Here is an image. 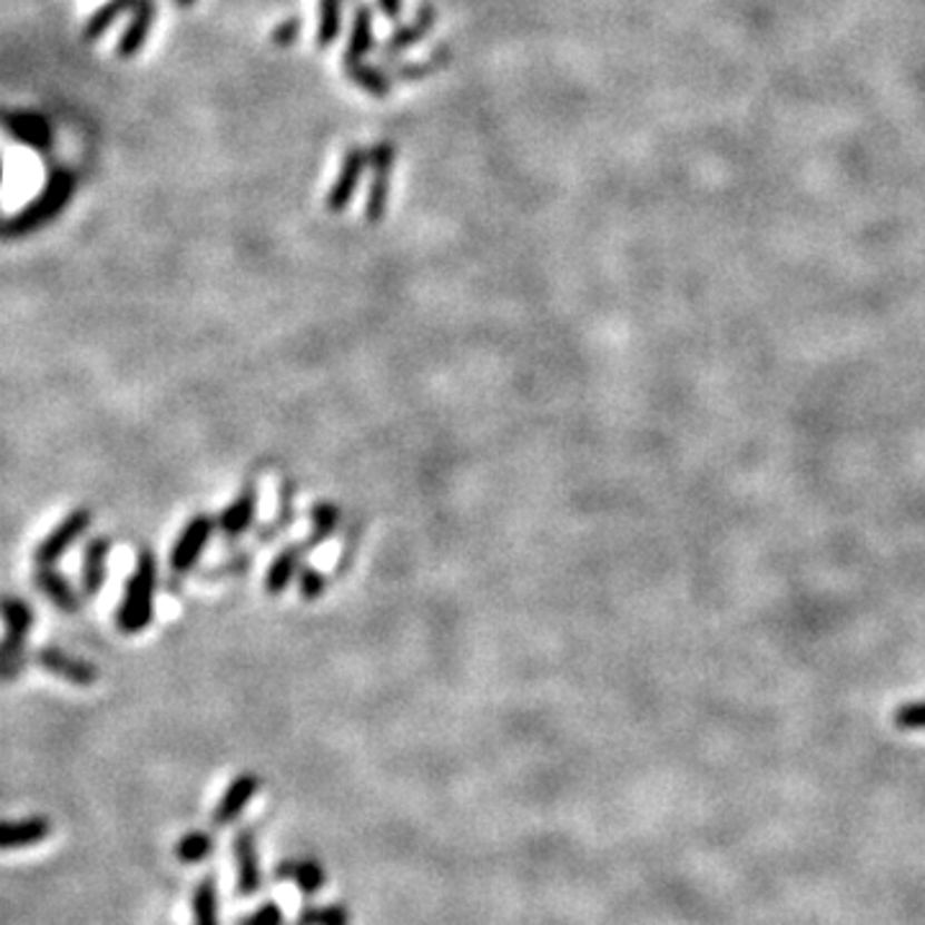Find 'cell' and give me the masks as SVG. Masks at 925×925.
<instances>
[{"label": "cell", "instance_id": "obj_1", "mask_svg": "<svg viewBox=\"0 0 925 925\" xmlns=\"http://www.w3.org/2000/svg\"><path fill=\"white\" fill-rule=\"evenodd\" d=\"M155 583H157V563L152 550H141L137 558L135 571L124 589V599L116 610V628L127 636L147 630L155 614Z\"/></svg>", "mask_w": 925, "mask_h": 925}, {"label": "cell", "instance_id": "obj_2", "mask_svg": "<svg viewBox=\"0 0 925 925\" xmlns=\"http://www.w3.org/2000/svg\"><path fill=\"white\" fill-rule=\"evenodd\" d=\"M0 617L6 622V638L0 640V681H11L23 669V648L35 628V610L23 599L0 597Z\"/></svg>", "mask_w": 925, "mask_h": 925}, {"label": "cell", "instance_id": "obj_3", "mask_svg": "<svg viewBox=\"0 0 925 925\" xmlns=\"http://www.w3.org/2000/svg\"><path fill=\"white\" fill-rule=\"evenodd\" d=\"M72 186L75 183H72L70 173H55L47 183L45 194L35 198V201L23 208L21 214H16L11 222H6L3 235L23 237V235H31V232H37L39 227H45V224L52 222L55 216L62 211L65 204H68V198L72 196Z\"/></svg>", "mask_w": 925, "mask_h": 925}, {"label": "cell", "instance_id": "obj_4", "mask_svg": "<svg viewBox=\"0 0 925 925\" xmlns=\"http://www.w3.org/2000/svg\"><path fill=\"white\" fill-rule=\"evenodd\" d=\"M394 163H396L394 141L381 139L378 145H373L368 149V165L373 170V180L368 186V196H365V219H368L371 224H376L383 219V216H386Z\"/></svg>", "mask_w": 925, "mask_h": 925}, {"label": "cell", "instance_id": "obj_5", "mask_svg": "<svg viewBox=\"0 0 925 925\" xmlns=\"http://www.w3.org/2000/svg\"><path fill=\"white\" fill-rule=\"evenodd\" d=\"M90 522H94V512L86 510H72L65 520L57 524V528L49 532V535L41 540L37 545V553H35V561L37 565H52L55 561H60V558L68 553L70 545L75 540L82 538L90 528Z\"/></svg>", "mask_w": 925, "mask_h": 925}, {"label": "cell", "instance_id": "obj_6", "mask_svg": "<svg viewBox=\"0 0 925 925\" xmlns=\"http://www.w3.org/2000/svg\"><path fill=\"white\" fill-rule=\"evenodd\" d=\"M365 165H368V152H365L363 147H350L345 152V157H343V165H340L335 186L329 188L327 198H324V204H327V211H332V214H343L345 211V208L350 206V201H353L357 186H361Z\"/></svg>", "mask_w": 925, "mask_h": 925}, {"label": "cell", "instance_id": "obj_7", "mask_svg": "<svg viewBox=\"0 0 925 925\" xmlns=\"http://www.w3.org/2000/svg\"><path fill=\"white\" fill-rule=\"evenodd\" d=\"M211 532H214V522L208 520L206 514H196L194 520L183 528L178 540H175L173 553H170V569L175 573H186L194 569V565L198 563V558H201L204 553L208 538H211Z\"/></svg>", "mask_w": 925, "mask_h": 925}, {"label": "cell", "instance_id": "obj_8", "mask_svg": "<svg viewBox=\"0 0 925 925\" xmlns=\"http://www.w3.org/2000/svg\"><path fill=\"white\" fill-rule=\"evenodd\" d=\"M35 661L41 666V669H47L49 673H55V677L70 681V685L75 687H90V685H96V679H98V671L94 663L82 661V658L62 651V648H52V646L41 648V651H37Z\"/></svg>", "mask_w": 925, "mask_h": 925}, {"label": "cell", "instance_id": "obj_9", "mask_svg": "<svg viewBox=\"0 0 925 925\" xmlns=\"http://www.w3.org/2000/svg\"><path fill=\"white\" fill-rule=\"evenodd\" d=\"M435 23H437V8L430 6V3L420 6V11H416L414 21L404 23V27H398L394 31V35H391L386 41H383L381 57L386 62L396 60L398 55H404L406 49H412L414 45H420V41L424 37L432 35V29H435Z\"/></svg>", "mask_w": 925, "mask_h": 925}, {"label": "cell", "instance_id": "obj_10", "mask_svg": "<svg viewBox=\"0 0 925 925\" xmlns=\"http://www.w3.org/2000/svg\"><path fill=\"white\" fill-rule=\"evenodd\" d=\"M237 858V895L239 897H253L255 892L263 887V872H260V858H257V840L255 830H239L235 836V846H232Z\"/></svg>", "mask_w": 925, "mask_h": 925}, {"label": "cell", "instance_id": "obj_11", "mask_svg": "<svg viewBox=\"0 0 925 925\" xmlns=\"http://www.w3.org/2000/svg\"><path fill=\"white\" fill-rule=\"evenodd\" d=\"M52 836V820L45 815H31L21 820H0V852H21L39 846Z\"/></svg>", "mask_w": 925, "mask_h": 925}, {"label": "cell", "instance_id": "obj_12", "mask_svg": "<svg viewBox=\"0 0 925 925\" xmlns=\"http://www.w3.org/2000/svg\"><path fill=\"white\" fill-rule=\"evenodd\" d=\"M257 789H260V779H257L255 774H239V777L227 787V791H224L219 805H216V810L211 815L216 828H224V825L235 823L242 815V810L253 803Z\"/></svg>", "mask_w": 925, "mask_h": 925}, {"label": "cell", "instance_id": "obj_13", "mask_svg": "<svg viewBox=\"0 0 925 925\" xmlns=\"http://www.w3.org/2000/svg\"><path fill=\"white\" fill-rule=\"evenodd\" d=\"M275 879L294 882L302 895L312 897L324 887L327 872H324V866L316 858H288V862L275 866Z\"/></svg>", "mask_w": 925, "mask_h": 925}, {"label": "cell", "instance_id": "obj_14", "mask_svg": "<svg viewBox=\"0 0 925 925\" xmlns=\"http://www.w3.org/2000/svg\"><path fill=\"white\" fill-rule=\"evenodd\" d=\"M108 553H111V540L108 538H94L88 540L86 553H82V591L86 597H96L98 591L104 589L106 583V571H108Z\"/></svg>", "mask_w": 925, "mask_h": 925}, {"label": "cell", "instance_id": "obj_15", "mask_svg": "<svg viewBox=\"0 0 925 925\" xmlns=\"http://www.w3.org/2000/svg\"><path fill=\"white\" fill-rule=\"evenodd\" d=\"M35 587L57 607V610H62V612L80 610L78 591H75L72 583L65 579L60 571H55L52 565H39V571L35 573Z\"/></svg>", "mask_w": 925, "mask_h": 925}, {"label": "cell", "instance_id": "obj_16", "mask_svg": "<svg viewBox=\"0 0 925 925\" xmlns=\"http://www.w3.org/2000/svg\"><path fill=\"white\" fill-rule=\"evenodd\" d=\"M376 47V29H373L371 6L357 3L353 13V29H350L347 49L343 62H361L371 49Z\"/></svg>", "mask_w": 925, "mask_h": 925}, {"label": "cell", "instance_id": "obj_17", "mask_svg": "<svg viewBox=\"0 0 925 925\" xmlns=\"http://www.w3.org/2000/svg\"><path fill=\"white\" fill-rule=\"evenodd\" d=\"M155 0H139L137 8H135V19L127 29H124L119 47H116V55L119 57H135L141 47H145V41L149 37V31H152V23H155Z\"/></svg>", "mask_w": 925, "mask_h": 925}, {"label": "cell", "instance_id": "obj_18", "mask_svg": "<svg viewBox=\"0 0 925 925\" xmlns=\"http://www.w3.org/2000/svg\"><path fill=\"white\" fill-rule=\"evenodd\" d=\"M255 506H257V494L255 489L249 486L242 491V494L232 502L227 510L222 512V530L227 538H239L249 524L255 520Z\"/></svg>", "mask_w": 925, "mask_h": 925}, {"label": "cell", "instance_id": "obj_19", "mask_svg": "<svg viewBox=\"0 0 925 925\" xmlns=\"http://www.w3.org/2000/svg\"><path fill=\"white\" fill-rule=\"evenodd\" d=\"M306 548H312L308 540L302 545H291V548L283 550V553L270 563L268 579H265V589H268L270 594H281V591L288 587V581L296 577V571H298V565H302V555H304Z\"/></svg>", "mask_w": 925, "mask_h": 925}, {"label": "cell", "instance_id": "obj_20", "mask_svg": "<svg viewBox=\"0 0 925 925\" xmlns=\"http://www.w3.org/2000/svg\"><path fill=\"white\" fill-rule=\"evenodd\" d=\"M343 68L347 72V78L355 82L357 88L365 90V94L383 98L391 94V88H394V78L391 75L383 72L381 68H373V65H365L361 62H343Z\"/></svg>", "mask_w": 925, "mask_h": 925}, {"label": "cell", "instance_id": "obj_21", "mask_svg": "<svg viewBox=\"0 0 925 925\" xmlns=\"http://www.w3.org/2000/svg\"><path fill=\"white\" fill-rule=\"evenodd\" d=\"M450 60H453V52H450V47L447 45H440L435 49V52L427 55L420 62H398L396 68H394V72H391V78H394V80H406V82L430 78V75H435L437 70H443Z\"/></svg>", "mask_w": 925, "mask_h": 925}, {"label": "cell", "instance_id": "obj_22", "mask_svg": "<svg viewBox=\"0 0 925 925\" xmlns=\"http://www.w3.org/2000/svg\"><path fill=\"white\" fill-rule=\"evenodd\" d=\"M194 925H219L216 874H206L194 889Z\"/></svg>", "mask_w": 925, "mask_h": 925}, {"label": "cell", "instance_id": "obj_23", "mask_svg": "<svg viewBox=\"0 0 925 925\" xmlns=\"http://www.w3.org/2000/svg\"><path fill=\"white\" fill-rule=\"evenodd\" d=\"M8 129L13 131L16 137L27 145L37 149H47L49 139H52V131H49L47 119H41L37 114H16L8 119Z\"/></svg>", "mask_w": 925, "mask_h": 925}, {"label": "cell", "instance_id": "obj_24", "mask_svg": "<svg viewBox=\"0 0 925 925\" xmlns=\"http://www.w3.org/2000/svg\"><path fill=\"white\" fill-rule=\"evenodd\" d=\"M214 848H216V840L211 833L190 830L178 840V844H175V858H178L180 864L196 866V864L206 862V858L214 854Z\"/></svg>", "mask_w": 925, "mask_h": 925}, {"label": "cell", "instance_id": "obj_25", "mask_svg": "<svg viewBox=\"0 0 925 925\" xmlns=\"http://www.w3.org/2000/svg\"><path fill=\"white\" fill-rule=\"evenodd\" d=\"M137 3H139V0H108L106 6H101L94 16H90L86 29H82V39L96 41L98 37H104V31L111 29V23L119 19L121 13L135 11Z\"/></svg>", "mask_w": 925, "mask_h": 925}, {"label": "cell", "instance_id": "obj_26", "mask_svg": "<svg viewBox=\"0 0 925 925\" xmlns=\"http://www.w3.org/2000/svg\"><path fill=\"white\" fill-rule=\"evenodd\" d=\"M345 0H319V27H316V47L327 49L337 41L343 29Z\"/></svg>", "mask_w": 925, "mask_h": 925}, {"label": "cell", "instance_id": "obj_27", "mask_svg": "<svg viewBox=\"0 0 925 925\" xmlns=\"http://www.w3.org/2000/svg\"><path fill=\"white\" fill-rule=\"evenodd\" d=\"M350 911L343 903L332 905H306L302 913H298V925H350Z\"/></svg>", "mask_w": 925, "mask_h": 925}, {"label": "cell", "instance_id": "obj_28", "mask_svg": "<svg viewBox=\"0 0 925 925\" xmlns=\"http://www.w3.org/2000/svg\"><path fill=\"white\" fill-rule=\"evenodd\" d=\"M312 522H314V532H312V540H308V543L312 545H319L322 540H327L329 535H332V530L337 528V522H340V512H337V506H332V504H319L314 510V514H312Z\"/></svg>", "mask_w": 925, "mask_h": 925}, {"label": "cell", "instance_id": "obj_29", "mask_svg": "<svg viewBox=\"0 0 925 925\" xmlns=\"http://www.w3.org/2000/svg\"><path fill=\"white\" fill-rule=\"evenodd\" d=\"M895 725L899 730H925V699L899 707L895 712Z\"/></svg>", "mask_w": 925, "mask_h": 925}, {"label": "cell", "instance_id": "obj_30", "mask_svg": "<svg viewBox=\"0 0 925 925\" xmlns=\"http://www.w3.org/2000/svg\"><path fill=\"white\" fill-rule=\"evenodd\" d=\"M237 925H286V918H283L281 907L268 899V903L255 907L253 913H247L245 918H239Z\"/></svg>", "mask_w": 925, "mask_h": 925}, {"label": "cell", "instance_id": "obj_31", "mask_svg": "<svg viewBox=\"0 0 925 925\" xmlns=\"http://www.w3.org/2000/svg\"><path fill=\"white\" fill-rule=\"evenodd\" d=\"M298 35H302V19H298V16H291V19L281 21L278 27L273 29V45L291 47V45H296Z\"/></svg>", "mask_w": 925, "mask_h": 925}, {"label": "cell", "instance_id": "obj_32", "mask_svg": "<svg viewBox=\"0 0 925 925\" xmlns=\"http://www.w3.org/2000/svg\"><path fill=\"white\" fill-rule=\"evenodd\" d=\"M324 589H327V579H324L319 571L306 569L302 573V594H304V599H316Z\"/></svg>", "mask_w": 925, "mask_h": 925}, {"label": "cell", "instance_id": "obj_33", "mask_svg": "<svg viewBox=\"0 0 925 925\" xmlns=\"http://www.w3.org/2000/svg\"><path fill=\"white\" fill-rule=\"evenodd\" d=\"M402 6H404V0H378L381 13L386 16L388 21H396L398 16H402Z\"/></svg>", "mask_w": 925, "mask_h": 925}, {"label": "cell", "instance_id": "obj_34", "mask_svg": "<svg viewBox=\"0 0 925 925\" xmlns=\"http://www.w3.org/2000/svg\"><path fill=\"white\" fill-rule=\"evenodd\" d=\"M175 3H178L180 8H188V6H194L196 0H175Z\"/></svg>", "mask_w": 925, "mask_h": 925}, {"label": "cell", "instance_id": "obj_35", "mask_svg": "<svg viewBox=\"0 0 925 925\" xmlns=\"http://www.w3.org/2000/svg\"><path fill=\"white\" fill-rule=\"evenodd\" d=\"M0 183H3V168H0Z\"/></svg>", "mask_w": 925, "mask_h": 925}, {"label": "cell", "instance_id": "obj_36", "mask_svg": "<svg viewBox=\"0 0 925 925\" xmlns=\"http://www.w3.org/2000/svg\"><path fill=\"white\" fill-rule=\"evenodd\" d=\"M296 925H298V923H296Z\"/></svg>", "mask_w": 925, "mask_h": 925}]
</instances>
